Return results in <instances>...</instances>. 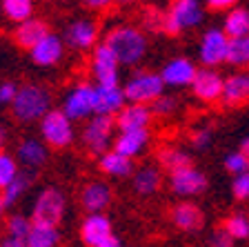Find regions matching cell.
<instances>
[{
	"mask_svg": "<svg viewBox=\"0 0 249 247\" xmlns=\"http://www.w3.org/2000/svg\"><path fill=\"white\" fill-rule=\"evenodd\" d=\"M171 223L180 232H198L205 223V216H202L200 207L194 203H178L171 207Z\"/></svg>",
	"mask_w": 249,
	"mask_h": 247,
	"instance_id": "obj_19",
	"label": "cell"
},
{
	"mask_svg": "<svg viewBox=\"0 0 249 247\" xmlns=\"http://www.w3.org/2000/svg\"><path fill=\"white\" fill-rule=\"evenodd\" d=\"M160 170L156 167H140L134 174V191L138 196H151L160 187Z\"/></svg>",
	"mask_w": 249,
	"mask_h": 247,
	"instance_id": "obj_28",
	"label": "cell"
},
{
	"mask_svg": "<svg viewBox=\"0 0 249 247\" xmlns=\"http://www.w3.org/2000/svg\"><path fill=\"white\" fill-rule=\"evenodd\" d=\"M223 89H225V78L216 69H198L196 78L192 82L194 96L205 100V103H213L218 98H223Z\"/></svg>",
	"mask_w": 249,
	"mask_h": 247,
	"instance_id": "obj_13",
	"label": "cell"
},
{
	"mask_svg": "<svg viewBox=\"0 0 249 247\" xmlns=\"http://www.w3.org/2000/svg\"><path fill=\"white\" fill-rule=\"evenodd\" d=\"M212 140H213V132L209 127H200L192 134V145H194V150H198V152L207 150L209 145H212Z\"/></svg>",
	"mask_w": 249,
	"mask_h": 247,
	"instance_id": "obj_37",
	"label": "cell"
},
{
	"mask_svg": "<svg viewBox=\"0 0 249 247\" xmlns=\"http://www.w3.org/2000/svg\"><path fill=\"white\" fill-rule=\"evenodd\" d=\"M160 163L165 165L169 171H176V170H182V167H192V156L187 152L178 150V147H167L158 154Z\"/></svg>",
	"mask_w": 249,
	"mask_h": 247,
	"instance_id": "obj_32",
	"label": "cell"
},
{
	"mask_svg": "<svg viewBox=\"0 0 249 247\" xmlns=\"http://www.w3.org/2000/svg\"><path fill=\"white\" fill-rule=\"evenodd\" d=\"M111 236H114L111 234V221L103 214H87V218L80 225V238L89 247H98L100 243H105Z\"/></svg>",
	"mask_w": 249,
	"mask_h": 247,
	"instance_id": "obj_15",
	"label": "cell"
},
{
	"mask_svg": "<svg viewBox=\"0 0 249 247\" xmlns=\"http://www.w3.org/2000/svg\"><path fill=\"white\" fill-rule=\"evenodd\" d=\"M49 34H52V31H49V27H47L45 20H40V18H29L27 22H20V25L16 27L14 40L20 47H25V49L31 52V49H34L42 38L49 36Z\"/></svg>",
	"mask_w": 249,
	"mask_h": 247,
	"instance_id": "obj_18",
	"label": "cell"
},
{
	"mask_svg": "<svg viewBox=\"0 0 249 247\" xmlns=\"http://www.w3.org/2000/svg\"><path fill=\"white\" fill-rule=\"evenodd\" d=\"M62 114L67 116L69 120H83L89 116H96V85H89V82H78L76 87L65 96V103H62Z\"/></svg>",
	"mask_w": 249,
	"mask_h": 247,
	"instance_id": "obj_8",
	"label": "cell"
},
{
	"mask_svg": "<svg viewBox=\"0 0 249 247\" xmlns=\"http://www.w3.org/2000/svg\"><path fill=\"white\" fill-rule=\"evenodd\" d=\"M196 74H198V69L189 58H171L169 62H165L160 78L169 87H187V85L192 87Z\"/></svg>",
	"mask_w": 249,
	"mask_h": 247,
	"instance_id": "obj_14",
	"label": "cell"
},
{
	"mask_svg": "<svg viewBox=\"0 0 249 247\" xmlns=\"http://www.w3.org/2000/svg\"><path fill=\"white\" fill-rule=\"evenodd\" d=\"M249 100V72H238L225 78L223 103L227 107H238Z\"/></svg>",
	"mask_w": 249,
	"mask_h": 247,
	"instance_id": "obj_20",
	"label": "cell"
},
{
	"mask_svg": "<svg viewBox=\"0 0 249 247\" xmlns=\"http://www.w3.org/2000/svg\"><path fill=\"white\" fill-rule=\"evenodd\" d=\"M2 11H5V16L9 20L20 25V22H27L31 18L34 5H31L29 0H5L2 2Z\"/></svg>",
	"mask_w": 249,
	"mask_h": 247,
	"instance_id": "obj_30",
	"label": "cell"
},
{
	"mask_svg": "<svg viewBox=\"0 0 249 247\" xmlns=\"http://www.w3.org/2000/svg\"><path fill=\"white\" fill-rule=\"evenodd\" d=\"M229 54V36L223 31V27H209L200 38L198 45V58L205 65V69H212L227 62Z\"/></svg>",
	"mask_w": 249,
	"mask_h": 247,
	"instance_id": "obj_6",
	"label": "cell"
},
{
	"mask_svg": "<svg viewBox=\"0 0 249 247\" xmlns=\"http://www.w3.org/2000/svg\"><path fill=\"white\" fill-rule=\"evenodd\" d=\"M98 167L103 174H109V176H114V178H127V176L134 171L131 158H127V156L118 154V152H114V150H109L105 156H100Z\"/></svg>",
	"mask_w": 249,
	"mask_h": 247,
	"instance_id": "obj_24",
	"label": "cell"
},
{
	"mask_svg": "<svg viewBox=\"0 0 249 247\" xmlns=\"http://www.w3.org/2000/svg\"><path fill=\"white\" fill-rule=\"evenodd\" d=\"M240 152H243V154L249 158V136H247V138H243V143H240Z\"/></svg>",
	"mask_w": 249,
	"mask_h": 247,
	"instance_id": "obj_47",
	"label": "cell"
},
{
	"mask_svg": "<svg viewBox=\"0 0 249 247\" xmlns=\"http://www.w3.org/2000/svg\"><path fill=\"white\" fill-rule=\"evenodd\" d=\"M124 109V92L123 87H98L96 85V116L120 114Z\"/></svg>",
	"mask_w": 249,
	"mask_h": 247,
	"instance_id": "obj_22",
	"label": "cell"
},
{
	"mask_svg": "<svg viewBox=\"0 0 249 247\" xmlns=\"http://www.w3.org/2000/svg\"><path fill=\"white\" fill-rule=\"evenodd\" d=\"M165 82H162L160 74L154 72H138L124 82V100H129V105H147L156 103L162 96Z\"/></svg>",
	"mask_w": 249,
	"mask_h": 247,
	"instance_id": "obj_4",
	"label": "cell"
},
{
	"mask_svg": "<svg viewBox=\"0 0 249 247\" xmlns=\"http://www.w3.org/2000/svg\"><path fill=\"white\" fill-rule=\"evenodd\" d=\"M80 203L87 209V214H100L111 203V187L105 183H87L80 191Z\"/></svg>",
	"mask_w": 249,
	"mask_h": 247,
	"instance_id": "obj_21",
	"label": "cell"
},
{
	"mask_svg": "<svg viewBox=\"0 0 249 247\" xmlns=\"http://www.w3.org/2000/svg\"><path fill=\"white\" fill-rule=\"evenodd\" d=\"M5 209H7V207H5V203H2V198H0V218H2V214H5Z\"/></svg>",
	"mask_w": 249,
	"mask_h": 247,
	"instance_id": "obj_48",
	"label": "cell"
},
{
	"mask_svg": "<svg viewBox=\"0 0 249 247\" xmlns=\"http://www.w3.org/2000/svg\"><path fill=\"white\" fill-rule=\"evenodd\" d=\"M31 225H34V223L27 216L14 214V216L7 218V234H9L11 238H22V241H27V236H29V232H31Z\"/></svg>",
	"mask_w": 249,
	"mask_h": 247,
	"instance_id": "obj_35",
	"label": "cell"
},
{
	"mask_svg": "<svg viewBox=\"0 0 249 247\" xmlns=\"http://www.w3.org/2000/svg\"><path fill=\"white\" fill-rule=\"evenodd\" d=\"M62 54H65L62 38L56 34H49L31 49V60L36 62L38 67H52V65H58L62 60Z\"/></svg>",
	"mask_w": 249,
	"mask_h": 247,
	"instance_id": "obj_16",
	"label": "cell"
},
{
	"mask_svg": "<svg viewBox=\"0 0 249 247\" xmlns=\"http://www.w3.org/2000/svg\"><path fill=\"white\" fill-rule=\"evenodd\" d=\"M31 183H34V178H31L29 171H18V176L14 178V183H11V185H7L5 190L0 191V198H2V203H5L7 209H9V207H14L16 203L20 201L22 196L29 191Z\"/></svg>",
	"mask_w": 249,
	"mask_h": 247,
	"instance_id": "obj_27",
	"label": "cell"
},
{
	"mask_svg": "<svg viewBox=\"0 0 249 247\" xmlns=\"http://www.w3.org/2000/svg\"><path fill=\"white\" fill-rule=\"evenodd\" d=\"M16 94H18V87H16L14 82H2V85H0V103L11 105Z\"/></svg>",
	"mask_w": 249,
	"mask_h": 247,
	"instance_id": "obj_41",
	"label": "cell"
},
{
	"mask_svg": "<svg viewBox=\"0 0 249 247\" xmlns=\"http://www.w3.org/2000/svg\"><path fill=\"white\" fill-rule=\"evenodd\" d=\"M16 176H18L16 158L11 154H7V152H0V190H5L7 185H11Z\"/></svg>",
	"mask_w": 249,
	"mask_h": 247,
	"instance_id": "obj_34",
	"label": "cell"
},
{
	"mask_svg": "<svg viewBox=\"0 0 249 247\" xmlns=\"http://www.w3.org/2000/svg\"><path fill=\"white\" fill-rule=\"evenodd\" d=\"M98 247H123V243H120L116 236H111V238H107L105 243H100Z\"/></svg>",
	"mask_w": 249,
	"mask_h": 247,
	"instance_id": "obj_45",
	"label": "cell"
},
{
	"mask_svg": "<svg viewBox=\"0 0 249 247\" xmlns=\"http://www.w3.org/2000/svg\"><path fill=\"white\" fill-rule=\"evenodd\" d=\"M151 116L154 114L149 105H124V109L116 116V127L120 132H140L149 127Z\"/></svg>",
	"mask_w": 249,
	"mask_h": 247,
	"instance_id": "obj_17",
	"label": "cell"
},
{
	"mask_svg": "<svg viewBox=\"0 0 249 247\" xmlns=\"http://www.w3.org/2000/svg\"><path fill=\"white\" fill-rule=\"evenodd\" d=\"M105 45L116 54L120 65H136L142 60L147 52V38L138 27L120 25L107 34Z\"/></svg>",
	"mask_w": 249,
	"mask_h": 247,
	"instance_id": "obj_2",
	"label": "cell"
},
{
	"mask_svg": "<svg viewBox=\"0 0 249 247\" xmlns=\"http://www.w3.org/2000/svg\"><path fill=\"white\" fill-rule=\"evenodd\" d=\"M209 180L207 176L202 174L196 167H182V170H176L169 174V187L176 196H182V198H189V196H200L202 191H207Z\"/></svg>",
	"mask_w": 249,
	"mask_h": 247,
	"instance_id": "obj_11",
	"label": "cell"
},
{
	"mask_svg": "<svg viewBox=\"0 0 249 247\" xmlns=\"http://www.w3.org/2000/svg\"><path fill=\"white\" fill-rule=\"evenodd\" d=\"M118 58L105 42L96 45L91 58V72L98 87H118Z\"/></svg>",
	"mask_w": 249,
	"mask_h": 247,
	"instance_id": "obj_10",
	"label": "cell"
},
{
	"mask_svg": "<svg viewBox=\"0 0 249 247\" xmlns=\"http://www.w3.org/2000/svg\"><path fill=\"white\" fill-rule=\"evenodd\" d=\"M40 134L49 147L56 150H65L73 143L76 134H73V123L58 109H52L45 118L40 120Z\"/></svg>",
	"mask_w": 249,
	"mask_h": 247,
	"instance_id": "obj_7",
	"label": "cell"
},
{
	"mask_svg": "<svg viewBox=\"0 0 249 247\" xmlns=\"http://www.w3.org/2000/svg\"><path fill=\"white\" fill-rule=\"evenodd\" d=\"M96 40H98V25L93 20H73L65 29V42L71 49L78 52H87V49H96Z\"/></svg>",
	"mask_w": 249,
	"mask_h": 247,
	"instance_id": "obj_12",
	"label": "cell"
},
{
	"mask_svg": "<svg viewBox=\"0 0 249 247\" xmlns=\"http://www.w3.org/2000/svg\"><path fill=\"white\" fill-rule=\"evenodd\" d=\"M49 112H52V94L47 87L36 82H27L18 87V94L11 103V114L16 120L34 123V120H42Z\"/></svg>",
	"mask_w": 249,
	"mask_h": 247,
	"instance_id": "obj_1",
	"label": "cell"
},
{
	"mask_svg": "<svg viewBox=\"0 0 249 247\" xmlns=\"http://www.w3.org/2000/svg\"><path fill=\"white\" fill-rule=\"evenodd\" d=\"M223 31L229 36V40L249 36V9L247 7H233L231 11H227L225 22H223Z\"/></svg>",
	"mask_w": 249,
	"mask_h": 247,
	"instance_id": "obj_25",
	"label": "cell"
},
{
	"mask_svg": "<svg viewBox=\"0 0 249 247\" xmlns=\"http://www.w3.org/2000/svg\"><path fill=\"white\" fill-rule=\"evenodd\" d=\"M205 18V7L198 0H178L162 16V31L169 36H178L185 29L198 27Z\"/></svg>",
	"mask_w": 249,
	"mask_h": 247,
	"instance_id": "obj_3",
	"label": "cell"
},
{
	"mask_svg": "<svg viewBox=\"0 0 249 247\" xmlns=\"http://www.w3.org/2000/svg\"><path fill=\"white\" fill-rule=\"evenodd\" d=\"M60 243V232L58 227L52 225H31V232L27 236V247H56Z\"/></svg>",
	"mask_w": 249,
	"mask_h": 247,
	"instance_id": "obj_29",
	"label": "cell"
},
{
	"mask_svg": "<svg viewBox=\"0 0 249 247\" xmlns=\"http://www.w3.org/2000/svg\"><path fill=\"white\" fill-rule=\"evenodd\" d=\"M231 194L238 201H249V174L236 176L231 180Z\"/></svg>",
	"mask_w": 249,
	"mask_h": 247,
	"instance_id": "obj_38",
	"label": "cell"
},
{
	"mask_svg": "<svg viewBox=\"0 0 249 247\" xmlns=\"http://www.w3.org/2000/svg\"><path fill=\"white\" fill-rule=\"evenodd\" d=\"M227 62L233 65V67H247L249 65V36L229 40Z\"/></svg>",
	"mask_w": 249,
	"mask_h": 247,
	"instance_id": "obj_31",
	"label": "cell"
},
{
	"mask_svg": "<svg viewBox=\"0 0 249 247\" xmlns=\"http://www.w3.org/2000/svg\"><path fill=\"white\" fill-rule=\"evenodd\" d=\"M176 98L171 96H160L156 103H151V114H158V116H169L174 109H176Z\"/></svg>",
	"mask_w": 249,
	"mask_h": 247,
	"instance_id": "obj_39",
	"label": "cell"
},
{
	"mask_svg": "<svg viewBox=\"0 0 249 247\" xmlns=\"http://www.w3.org/2000/svg\"><path fill=\"white\" fill-rule=\"evenodd\" d=\"M85 7H89V9H100V7H107V2H103V0H89Z\"/></svg>",
	"mask_w": 249,
	"mask_h": 247,
	"instance_id": "obj_46",
	"label": "cell"
},
{
	"mask_svg": "<svg viewBox=\"0 0 249 247\" xmlns=\"http://www.w3.org/2000/svg\"><path fill=\"white\" fill-rule=\"evenodd\" d=\"M0 247H27V241H22V238L7 236L5 241H0Z\"/></svg>",
	"mask_w": 249,
	"mask_h": 247,
	"instance_id": "obj_43",
	"label": "cell"
},
{
	"mask_svg": "<svg viewBox=\"0 0 249 247\" xmlns=\"http://www.w3.org/2000/svg\"><path fill=\"white\" fill-rule=\"evenodd\" d=\"M7 138H9V132H7V127H5V125H0V152H5Z\"/></svg>",
	"mask_w": 249,
	"mask_h": 247,
	"instance_id": "obj_44",
	"label": "cell"
},
{
	"mask_svg": "<svg viewBox=\"0 0 249 247\" xmlns=\"http://www.w3.org/2000/svg\"><path fill=\"white\" fill-rule=\"evenodd\" d=\"M18 160H20L25 167L36 170L40 165H45L47 160V147L36 138H25L18 145Z\"/></svg>",
	"mask_w": 249,
	"mask_h": 247,
	"instance_id": "obj_26",
	"label": "cell"
},
{
	"mask_svg": "<svg viewBox=\"0 0 249 247\" xmlns=\"http://www.w3.org/2000/svg\"><path fill=\"white\" fill-rule=\"evenodd\" d=\"M65 214V196L58 187H45L38 194L34 209H31V223L38 225H52L56 227L62 221Z\"/></svg>",
	"mask_w": 249,
	"mask_h": 247,
	"instance_id": "obj_5",
	"label": "cell"
},
{
	"mask_svg": "<svg viewBox=\"0 0 249 247\" xmlns=\"http://www.w3.org/2000/svg\"><path fill=\"white\" fill-rule=\"evenodd\" d=\"M223 229L233 241H245V238H249V218L245 214H231L223 223Z\"/></svg>",
	"mask_w": 249,
	"mask_h": 247,
	"instance_id": "obj_33",
	"label": "cell"
},
{
	"mask_svg": "<svg viewBox=\"0 0 249 247\" xmlns=\"http://www.w3.org/2000/svg\"><path fill=\"white\" fill-rule=\"evenodd\" d=\"M209 247H233V238L225 232L223 227L213 229L212 236H209Z\"/></svg>",
	"mask_w": 249,
	"mask_h": 247,
	"instance_id": "obj_40",
	"label": "cell"
},
{
	"mask_svg": "<svg viewBox=\"0 0 249 247\" xmlns=\"http://www.w3.org/2000/svg\"><path fill=\"white\" fill-rule=\"evenodd\" d=\"M149 143V129H140V132H120L114 140V152L134 158L145 150V145Z\"/></svg>",
	"mask_w": 249,
	"mask_h": 247,
	"instance_id": "obj_23",
	"label": "cell"
},
{
	"mask_svg": "<svg viewBox=\"0 0 249 247\" xmlns=\"http://www.w3.org/2000/svg\"><path fill=\"white\" fill-rule=\"evenodd\" d=\"M114 125L116 120L109 116H93L83 129V143L93 156H105L109 145L114 143Z\"/></svg>",
	"mask_w": 249,
	"mask_h": 247,
	"instance_id": "obj_9",
	"label": "cell"
},
{
	"mask_svg": "<svg viewBox=\"0 0 249 247\" xmlns=\"http://www.w3.org/2000/svg\"><path fill=\"white\" fill-rule=\"evenodd\" d=\"M225 170H227L229 174H233V178H236V176H243V174H249V158L240 150L229 152V154L225 156Z\"/></svg>",
	"mask_w": 249,
	"mask_h": 247,
	"instance_id": "obj_36",
	"label": "cell"
},
{
	"mask_svg": "<svg viewBox=\"0 0 249 247\" xmlns=\"http://www.w3.org/2000/svg\"><path fill=\"white\" fill-rule=\"evenodd\" d=\"M233 2L231 0H209L207 2V9H212V11H231L233 9Z\"/></svg>",
	"mask_w": 249,
	"mask_h": 247,
	"instance_id": "obj_42",
	"label": "cell"
}]
</instances>
